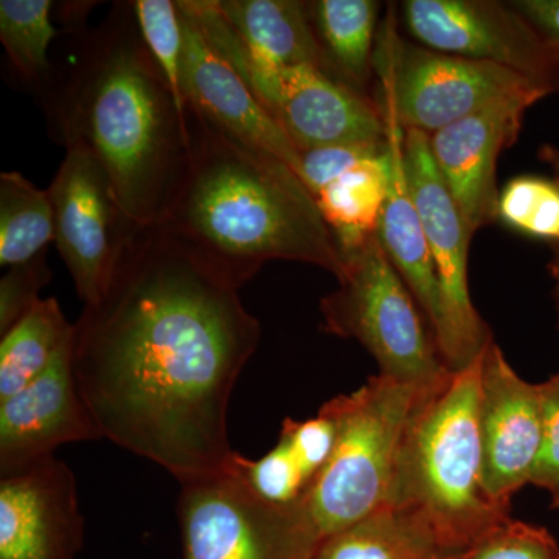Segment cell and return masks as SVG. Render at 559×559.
Wrapping results in <instances>:
<instances>
[{"label":"cell","mask_w":559,"mask_h":559,"mask_svg":"<svg viewBox=\"0 0 559 559\" xmlns=\"http://www.w3.org/2000/svg\"><path fill=\"white\" fill-rule=\"evenodd\" d=\"M407 32L429 50L489 62L559 92V60L510 2L406 0Z\"/></svg>","instance_id":"7c38bea8"},{"label":"cell","mask_w":559,"mask_h":559,"mask_svg":"<svg viewBox=\"0 0 559 559\" xmlns=\"http://www.w3.org/2000/svg\"><path fill=\"white\" fill-rule=\"evenodd\" d=\"M55 241L53 207L47 190H39L21 173L0 175V264L27 263Z\"/></svg>","instance_id":"cb8c5ba5"},{"label":"cell","mask_w":559,"mask_h":559,"mask_svg":"<svg viewBox=\"0 0 559 559\" xmlns=\"http://www.w3.org/2000/svg\"><path fill=\"white\" fill-rule=\"evenodd\" d=\"M403 150L407 182L441 290L443 326L437 337V347L451 370H462L479 358L492 340L491 331L471 300V237L457 204L437 170L429 150V135L421 131H404Z\"/></svg>","instance_id":"30bf717a"},{"label":"cell","mask_w":559,"mask_h":559,"mask_svg":"<svg viewBox=\"0 0 559 559\" xmlns=\"http://www.w3.org/2000/svg\"><path fill=\"white\" fill-rule=\"evenodd\" d=\"M468 559H559V546L546 528L509 520L480 540Z\"/></svg>","instance_id":"f1b7e54d"},{"label":"cell","mask_w":559,"mask_h":559,"mask_svg":"<svg viewBox=\"0 0 559 559\" xmlns=\"http://www.w3.org/2000/svg\"><path fill=\"white\" fill-rule=\"evenodd\" d=\"M479 425L485 491L510 510L543 444L544 400L540 384L522 380L492 340L481 360Z\"/></svg>","instance_id":"4fadbf2b"},{"label":"cell","mask_w":559,"mask_h":559,"mask_svg":"<svg viewBox=\"0 0 559 559\" xmlns=\"http://www.w3.org/2000/svg\"><path fill=\"white\" fill-rule=\"evenodd\" d=\"M238 288L162 227L139 226L73 323V369L102 439L179 481L227 468L231 392L260 323Z\"/></svg>","instance_id":"6da1fadb"},{"label":"cell","mask_w":559,"mask_h":559,"mask_svg":"<svg viewBox=\"0 0 559 559\" xmlns=\"http://www.w3.org/2000/svg\"><path fill=\"white\" fill-rule=\"evenodd\" d=\"M443 555L421 518L384 507L323 539L311 559H440Z\"/></svg>","instance_id":"7402d4cb"},{"label":"cell","mask_w":559,"mask_h":559,"mask_svg":"<svg viewBox=\"0 0 559 559\" xmlns=\"http://www.w3.org/2000/svg\"><path fill=\"white\" fill-rule=\"evenodd\" d=\"M389 186L390 160L385 142L382 153L360 160L314 194L341 255L377 234Z\"/></svg>","instance_id":"44dd1931"},{"label":"cell","mask_w":559,"mask_h":559,"mask_svg":"<svg viewBox=\"0 0 559 559\" xmlns=\"http://www.w3.org/2000/svg\"><path fill=\"white\" fill-rule=\"evenodd\" d=\"M510 5L535 28L559 60V0H511Z\"/></svg>","instance_id":"836d02e7"},{"label":"cell","mask_w":559,"mask_h":559,"mask_svg":"<svg viewBox=\"0 0 559 559\" xmlns=\"http://www.w3.org/2000/svg\"><path fill=\"white\" fill-rule=\"evenodd\" d=\"M79 36L75 58L38 95L51 138L90 151L123 212L153 226L182 178L189 124L140 36L132 2L116 3Z\"/></svg>","instance_id":"7a4b0ae2"},{"label":"cell","mask_w":559,"mask_h":559,"mask_svg":"<svg viewBox=\"0 0 559 559\" xmlns=\"http://www.w3.org/2000/svg\"><path fill=\"white\" fill-rule=\"evenodd\" d=\"M183 559H311L320 538L304 499L267 502L231 465L179 481Z\"/></svg>","instance_id":"9c48e42d"},{"label":"cell","mask_w":559,"mask_h":559,"mask_svg":"<svg viewBox=\"0 0 559 559\" xmlns=\"http://www.w3.org/2000/svg\"><path fill=\"white\" fill-rule=\"evenodd\" d=\"M180 16L183 24L182 90L187 106L200 110L241 142L285 162L301 179V154L293 140L263 108L237 70L210 46L197 24L182 11Z\"/></svg>","instance_id":"e0dca14e"},{"label":"cell","mask_w":559,"mask_h":559,"mask_svg":"<svg viewBox=\"0 0 559 559\" xmlns=\"http://www.w3.org/2000/svg\"><path fill=\"white\" fill-rule=\"evenodd\" d=\"M385 20L374 50L377 102L389 106L404 131L430 135L507 98L550 95L513 70L407 43L392 14Z\"/></svg>","instance_id":"ba28073f"},{"label":"cell","mask_w":559,"mask_h":559,"mask_svg":"<svg viewBox=\"0 0 559 559\" xmlns=\"http://www.w3.org/2000/svg\"><path fill=\"white\" fill-rule=\"evenodd\" d=\"M64 7H58L60 9V21L66 25L68 32L76 33L80 35L84 32V24H86L87 13L92 9L94 3L90 2H66L62 3Z\"/></svg>","instance_id":"e575fe53"},{"label":"cell","mask_w":559,"mask_h":559,"mask_svg":"<svg viewBox=\"0 0 559 559\" xmlns=\"http://www.w3.org/2000/svg\"><path fill=\"white\" fill-rule=\"evenodd\" d=\"M485 352V349H484ZM421 390L396 459L388 507L409 510L443 554H469L511 520L484 488L479 425L481 360Z\"/></svg>","instance_id":"277c9868"},{"label":"cell","mask_w":559,"mask_h":559,"mask_svg":"<svg viewBox=\"0 0 559 559\" xmlns=\"http://www.w3.org/2000/svg\"><path fill=\"white\" fill-rule=\"evenodd\" d=\"M100 439L76 382L72 334L38 378L0 401V477L53 457L62 444Z\"/></svg>","instance_id":"5bb4252c"},{"label":"cell","mask_w":559,"mask_h":559,"mask_svg":"<svg viewBox=\"0 0 559 559\" xmlns=\"http://www.w3.org/2000/svg\"><path fill=\"white\" fill-rule=\"evenodd\" d=\"M307 9L326 70L336 73L341 83L362 94L374 72L381 3L316 0L307 2Z\"/></svg>","instance_id":"ffe728a7"},{"label":"cell","mask_w":559,"mask_h":559,"mask_svg":"<svg viewBox=\"0 0 559 559\" xmlns=\"http://www.w3.org/2000/svg\"><path fill=\"white\" fill-rule=\"evenodd\" d=\"M83 539L76 479L62 460L0 477V559H76Z\"/></svg>","instance_id":"2e32d148"},{"label":"cell","mask_w":559,"mask_h":559,"mask_svg":"<svg viewBox=\"0 0 559 559\" xmlns=\"http://www.w3.org/2000/svg\"><path fill=\"white\" fill-rule=\"evenodd\" d=\"M336 423L322 409L318 417L307 421L286 418L280 432V437L288 441L310 484L329 463L336 444Z\"/></svg>","instance_id":"4dcf8cb0"},{"label":"cell","mask_w":559,"mask_h":559,"mask_svg":"<svg viewBox=\"0 0 559 559\" xmlns=\"http://www.w3.org/2000/svg\"><path fill=\"white\" fill-rule=\"evenodd\" d=\"M555 257H557V259L559 260V253L558 252H555Z\"/></svg>","instance_id":"f35d334b"},{"label":"cell","mask_w":559,"mask_h":559,"mask_svg":"<svg viewBox=\"0 0 559 559\" xmlns=\"http://www.w3.org/2000/svg\"><path fill=\"white\" fill-rule=\"evenodd\" d=\"M544 400V437L530 484L549 491L559 510V373L540 384Z\"/></svg>","instance_id":"1f68e13d"},{"label":"cell","mask_w":559,"mask_h":559,"mask_svg":"<svg viewBox=\"0 0 559 559\" xmlns=\"http://www.w3.org/2000/svg\"><path fill=\"white\" fill-rule=\"evenodd\" d=\"M47 193L53 207V242L84 307L97 304L139 224L123 212L108 176L83 146L66 148Z\"/></svg>","instance_id":"8fae6325"},{"label":"cell","mask_w":559,"mask_h":559,"mask_svg":"<svg viewBox=\"0 0 559 559\" xmlns=\"http://www.w3.org/2000/svg\"><path fill=\"white\" fill-rule=\"evenodd\" d=\"M213 5L261 60L280 68L316 66L326 70L307 2L213 0Z\"/></svg>","instance_id":"d6986e66"},{"label":"cell","mask_w":559,"mask_h":559,"mask_svg":"<svg viewBox=\"0 0 559 559\" xmlns=\"http://www.w3.org/2000/svg\"><path fill=\"white\" fill-rule=\"evenodd\" d=\"M551 274H554L555 283H557V288H555V296H557L558 311H559V260L557 257L554 259V263L550 264Z\"/></svg>","instance_id":"8d00e7d4"},{"label":"cell","mask_w":559,"mask_h":559,"mask_svg":"<svg viewBox=\"0 0 559 559\" xmlns=\"http://www.w3.org/2000/svg\"><path fill=\"white\" fill-rule=\"evenodd\" d=\"M374 103L384 119L390 160L389 194L382 209L378 238L417 301L437 344L443 326V304L439 278L404 168V130L388 105Z\"/></svg>","instance_id":"ac0fdd59"},{"label":"cell","mask_w":559,"mask_h":559,"mask_svg":"<svg viewBox=\"0 0 559 559\" xmlns=\"http://www.w3.org/2000/svg\"><path fill=\"white\" fill-rule=\"evenodd\" d=\"M132 10L140 36L167 81L180 116L187 120L182 90L183 24L178 2L135 0Z\"/></svg>","instance_id":"484cf974"},{"label":"cell","mask_w":559,"mask_h":559,"mask_svg":"<svg viewBox=\"0 0 559 559\" xmlns=\"http://www.w3.org/2000/svg\"><path fill=\"white\" fill-rule=\"evenodd\" d=\"M499 219L511 229L551 242L559 253V179L522 176L499 194Z\"/></svg>","instance_id":"4316f807"},{"label":"cell","mask_w":559,"mask_h":559,"mask_svg":"<svg viewBox=\"0 0 559 559\" xmlns=\"http://www.w3.org/2000/svg\"><path fill=\"white\" fill-rule=\"evenodd\" d=\"M49 280L46 252L7 270L0 280V336L33 310L40 300L39 290Z\"/></svg>","instance_id":"f546056e"},{"label":"cell","mask_w":559,"mask_h":559,"mask_svg":"<svg viewBox=\"0 0 559 559\" xmlns=\"http://www.w3.org/2000/svg\"><path fill=\"white\" fill-rule=\"evenodd\" d=\"M50 0H2L0 40L13 69L38 97L49 86L55 68L49 60L58 28L51 22Z\"/></svg>","instance_id":"d4e9b609"},{"label":"cell","mask_w":559,"mask_h":559,"mask_svg":"<svg viewBox=\"0 0 559 559\" xmlns=\"http://www.w3.org/2000/svg\"><path fill=\"white\" fill-rule=\"evenodd\" d=\"M179 10L248 84L297 150L384 145L385 123L377 103L316 66L280 68L248 49L213 0H182Z\"/></svg>","instance_id":"8992f818"},{"label":"cell","mask_w":559,"mask_h":559,"mask_svg":"<svg viewBox=\"0 0 559 559\" xmlns=\"http://www.w3.org/2000/svg\"><path fill=\"white\" fill-rule=\"evenodd\" d=\"M231 465L250 489L267 502H296L310 485L288 441L282 437L278 443L259 460H249L235 452Z\"/></svg>","instance_id":"83f0119b"},{"label":"cell","mask_w":559,"mask_h":559,"mask_svg":"<svg viewBox=\"0 0 559 559\" xmlns=\"http://www.w3.org/2000/svg\"><path fill=\"white\" fill-rule=\"evenodd\" d=\"M539 159L550 168L555 178L559 179V150L551 145H544L539 150Z\"/></svg>","instance_id":"d590c367"},{"label":"cell","mask_w":559,"mask_h":559,"mask_svg":"<svg viewBox=\"0 0 559 559\" xmlns=\"http://www.w3.org/2000/svg\"><path fill=\"white\" fill-rule=\"evenodd\" d=\"M73 334L55 297L40 299L0 341V401L31 384Z\"/></svg>","instance_id":"603a6c76"},{"label":"cell","mask_w":559,"mask_h":559,"mask_svg":"<svg viewBox=\"0 0 559 559\" xmlns=\"http://www.w3.org/2000/svg\"><path fill=\"white\" fill-rule=\"evenodd\" d=\"M384 145H340L301 151V179L312 197L367 157L377 156Z\"/></svg>","instance_id":"d6a6232c"},{"label":"cell","mask_w":559,"mask_h":559,"mask_svg":"<svg viewBox=\"0 0 559 559\" xmlns=\"http://www.w3.org/2000/svg\"><path fill=\"white\" fill-rule=\"evenodd\" d=\"M419 392L378 374L356 392L323 404L336 423V444L301 496L320 543L388 507L401 441Z\"/></svg>","instance_id":"5b68a950"},{"label":"cell","mask_w":559,"mask_h":559,"mask_svg":"<svg viewBox=\"0 0 559 559\" xmlns=\"http://www.w3.org/2000/svg\"><path fill=\"white\" fill-rule=\"evenodd\" d=\"M440 559H468V554H450L443 555Z\"/></svg>","instance_id":"74e56055"},{"label":"cell","mask_w":559,"mask_h":559,"mask_svg":"<svg viewBox=\"0 0 559 559\" xmlns=\"http://www.w3.org/2000/svg\"><path fill=\"white\" fill-rule=\"evenodd\" d=\"M539 100L532 95L507 98L429 135L437 170L471 238L499 219L500 153L516 142L525 112Z\"/></svg>","instance_id":"9a60e30c"},{"label":"cell","mask_w":559,"mask_h":559,"mask_svg":"<svg viewBox=\"0 0 559 559\" xmlns=\"http://www.w3.org/2000/svg\"><path fill=\"white\" fill-rule=\"evenodd\" d=\"M342 259L340 286L320 301L326 331L362 344L382 377L419 390L443 381L451 369L378 234Z\"/></svg>","instance_id":"52a82bcc"},{"label":"cell","mask_w":559,"mask_h":559,"mask_svg":"<svg viewBox=\"0 0 559 559\" xmlns=\"http://www.w3.org/2000/svg\"><path fill=\"white\" fill-rule=\"evenodd\" d=\"M182 178L162 227L235 288L271 260L344 274V259L311 191L293 168L187 106Z\"/></svg>","instance_id":"3957f363"}]
</instances>
